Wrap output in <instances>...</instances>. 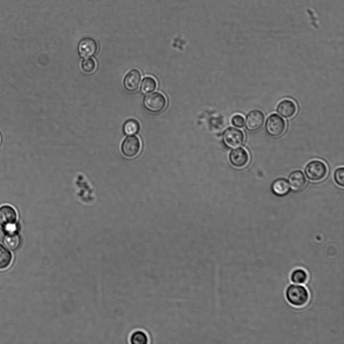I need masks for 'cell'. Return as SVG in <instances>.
I'll list each match as a JSON object with an SVG mask.
<instances>
[{"mask_svg":"<svg viewBox=\"0 0 344 344\" xmlns=\"http://www.w3.org/2000/svg\"><path fill=\"white\" fill-rule=\"evenodd\" d=\"M288 183L290 189L294 192L302 191L306 184V179L300 170H295L290 174L288 178Z\"/></svg>","mask_w":344,"mask_h":344,"instance_id":"12","label":"cell"},{"mask_svg":"<svg viewBox=\"0 0 344 344\" xmlns=\"http://www.w3.org/2000/svg\"><path fill=\"white\" fill-rule=\"evenodd\" d=\"M284 295L288 303L296 307L305 306L309 299L307 288L300 284H289L285 290Z\"/></svg>","mask_w":344,"mask_h":344,"instance_id":"1","label":"cell"},{"mask_svg":"<svg viewBox=\"0 0 344 344\" xmlns=\"http://www.w3.org/2000/svg\"><path fill=\"white\" fill-rule=\"evenodd\" d=\"M166 99L160 93L155 92L148 95L144 100V105L148 111L153 113L161 112L166 106Z\"/></svg>","mask_w":344,"mask_h":344,"instance_id":"6","label":"cell"},{"mask_svg":"<svg viewBox=\"0 0 344 344\" xmlns=\"http://www.w3.org/2000/svg\"><path fill=\"white\" fill-rule=\"evenodd\" d=\"M289 279L293 284L303 285L308 281V274L302 268H297L292 270L290 274Z\"/></svg>","mask_w":344,"mask_h":344,"instance_id":"16","label":"cell"},{"mask_svg":"<svg viewBox=\"0 0 344 344\" xmlns=\"http://www.w3.org/2000/svg\"><path fill=\"white\" fill-rule=\"evenodd\" d=\"M21 243V237L16 231L6 233L4 244L7 249L12 251H15L19 248Z\"/></svg>","mask_w":344,"mask_h":344,"instance_id":"15","label":"cell"},{"mask_svg":"<svg viewBox=\"0 0 344 344\" xmlns=\"http://www.w3.org/2000/svg\"><path fill=\"white\" fill-rule=\"evenodd\" d=\"M12 253L0 244V270L7 268L12 261Z\"/></svg>","mask_w":344,"mask_h":344,"instance_id":"17","label":"cell"},{"mask_svg":"<svg viewBox=\"0 0 344 344\" xmlns=\"http://www.w3.org/2000/svg\"><path fill=\"white\" fill-rule=\"evenodd\" d=\"M285 121L277 114L271 115L267 120L265 129L271 136L278 137L281 136L286 129Z\"/></svg>","mask_w":344,"mask_h":344,"instance_id":"5","label":"cell"},{"mask_svg":"<svg viewBox=\"0 0 344 344\" xmlns=\"http://www.w3.org/2000/svg\"><path fill=\"white\" fill-rule=\"evenodd\" d=\"M17 218V213L11 206L5 205L0 207V226L6 233L16 231Z\"/></svg>","mask_w":344,"mask_h":344,"instance_id":"3","label":"cell"},{"mask_svg":"<svg viewBox=\"0 0 344 344\" xmlns=\"http://www.w3.org/2000/svg\"><path fill=\"white\" fill-rule=\"evenodd\" d=\"M141 74L139 70L133 69L126 75L124 80V87L129 92H135L138 89L141 81Z\"/></svg>","mask_w":344,"mask_h":344,"instance_id":"11","label":"cell"},{"mask_svg":"<svg viewBox=\"0 0 344 344\" xmlns=\"http://www.w3.org/2000/svg\"><path fill=\"white\" fill-rule=\"evenodd\" d=\"M223 141L225 145L229 148H238L243 144L245 135L242 131L235 128L229 127L223 132Z\"/></svg>","mask_w":344,"mask_h":344,"instance_id":"4","label":"cell"},{"mask_svg":"<svg viewBox=\"0 0 344 344\" xmlns=\"http://www.w3.org/2000/svg\"><path fill=\"white\" fill-rule=\"evenodd\" d=\"M334 180L336 183L341 187H344V168L343 167L337 168L334 173Z\"/></svg>","mask_w":344,"mask_h":344,"instance_id":"22","label":"cell"},{"mask_svg":"<svg viewBox=\"0 0 344 344\" xmlns=\"http://www.w3.org/2000/svg\"><path fill=\"white\" fill-rule=\"evenodd\" d=\"M140 128L138 122L134 119H130L124 124L123 131L127 135H133L138 133Z\"/></svg>","mask_w":344,"mask_h":344,"instance_id":"18","label":"cell"},{"mask_svg":"<svg viewBox=\"0 0 344 344\" xmlns=\"http://www.w3.org/2000/svg\"><path fill=\"white\" fill-rule=\"evenodd\" d=\"M307 178L313 182H320L324 180L328 174L327 165L322 161L315 160L309 162L304 170Z\"/></svg>","mask_w":344,"mask_h":344,"instance_id":"2","label":"cell"},{"mask_svg":"<svg viewBox=\"0 0 344 344\" xmlns=\"http://www.w3.org/2000/svg\"><path fill=\"white\" fill-rule=\"evenodd\" d=\"M231 123L236 127L243 128L245 126V119L242 116L236 115L232 118Z\"/></svg>","mask_w":344,"mask_h":344,"instance_id":"23","label":"cell"},{"mask_svg":"<svg viewBox=\"0 0 344 344\" xmlns=\"http://www.w3.org/2000/svg\"><path fill=\"white\" fill-rule=\"evenodd\" d=\"M250 156L248 152L243 148H236L230 153L229 160L231 164L237 168H242L249 163Z\"/></svg>","mask_w":344,"mask_h":344,"instance_id":"10","label":"cell"},{"mask_svg":"<svg viewBox=\"0 0 344 344\" xmlns=\"http://www.w3.org/2000/svg\"><path fill=\"white\" fill-rule=\"evenodd\" d=\"M271 190L275 195L281 197L285 196L289 193L290 187L287 180L280 178L273 182Z\"/></svg>","mask_w":344,"mask_h":344,"instance_id":"14","label":"cell"},{"mask_svg":"<svg viewBox=\"0 0 344 344\" xmlns=\"http://www.w3.org/2000/svg\"><path fill=\"white\" fill-rule=\"evenodd\" d=\"M297 108L295 103L289 99L280 102L277 108V112L285 119L292 118L296 114Z\"/></svg>","mask_w":344,"mask_h":344,"instance_id":"13","label":"cell"},{"mask_svg":"<svg viewBox=\"0 0 344 344\" xmlns=\"http://www.w3.org/2000/svg\"><path fill=\"white\" fill-rule=\"evenodd\" d=\"M265 121V115L261 111L253 110L246 117V128L250 132L258 131L263 127Z\"/></svg>","mask_w":344,"mask_h":344,"instance_id":"7","label":"cell"},{"mask_svg":"<svg viewBox=\"0 0 344 344\" xmlns=\"http://www.w3.org/2000/svg\"><path fill=\"white\" fill-rule=\"evenodd\" d=\"M130 341L132 344H147L148 343L149 340L145 332L142 331H136L131 335Z\"/></svg>","mask_w":344,"mask_h":344,"instance_id":"20","label":"cell"},{"mask_svg":"<svg viewBox=\"0 0 344 344\" xmlns=\"http://www.w3.org/2000/svg\"><path fill=\"white\" fill-rule=\"evenodd\" d=\"M141 142L136 136H129L125 139L122 145L123 153L128 157H133L139 153Z\"/></svg>","mask_w":344,"mask_h":344,"instance_id":"8","label":"cell"},{"mask_svg":"<svg viewBox=\"0 0 344 344\" xmlns=\"http://www.w3.org/2000/svg\"><path fill=\"white\" fill-rule=\"evenodd\" d=\"M97 44L95 40L86 37L79 43L78 51L81 58L86 59L93 56L97 51Z\"/></svg>","mask_w":344,"mask_h":344,"instance_id":"9","label":"cell"},{"mask_svg":"<svg viewBox=\"0 0 344 344\" xmlns=\"http://www.w3.org/2000/svg\"><path fill=\"white\" fill-rule=\"evenodd\" d=\"M157 86V82L153 78L146 77L142 81L141 89L144 94H148L154 91Z\"/></svg>","mask_w":344,"mask_h":344,"instance_id":"19","label":"cell"},{"mask_svg":"<svg viewBox=\"0 0 344 344\" xmlns=\"http://www.w3.org/2000/svg\"><path fill=\"white\" fill-rule=\"evenodd\" d=\"M81 67L83 70L87 73L93 72L96 68V63L92 59L84 60L82 62Z\"/></svg>","mask_w":344,"mask_h":344,"instance_id":"21","label":"cell"}]
</instances>
